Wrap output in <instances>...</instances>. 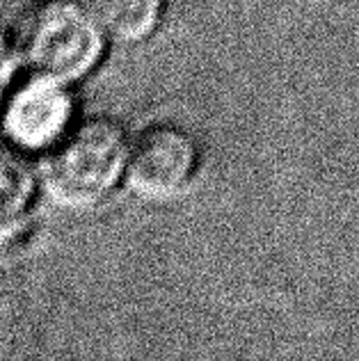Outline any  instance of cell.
<instances>
[{
    "instance_id": "obj_1",
    "label": "cell",
    "mask_w": 359,
    "mask_h": 361,
    "mask_svg": "<svg viewBox=\"0 0 359 361\" xmlns=\"http://www.w3.org/2000/svg\"><path fill=\"white\" fill-rule=\"evenodd\" d=\"M130 135L110 115L73 123L51 151L37 158L42 197L67 213H90L108 204L126 183Z\"/></svg>"
},
{
    "instance_id": "obj_5",
    "label": "cell",
    "mask_w": 359,
    "mask_h": 361,
    "mask_svg": "<svg viewBox=\"0 0 359 361\" xmlns=\"http://www.w3.org/2000/svg\"><path fill=\"white\" fill-rule=\"evenodd\" d=\"M39 197L37 160L9 145L0 133V235L23 226Z\"/></svg>"
},
{
    "instance_id": "obj_4",
    "label": "cell",
    "mask_w": 359,
    "mask_h": 361,
    "mask_svg": "<svg viewBox=\"0 0 359 361\" xmlns=\"http://www.w3.org/2000/svg\"><path fill=\"white\" fill-rule=\"evenodd\" d=\"M200 142L183 123L149 121L130 137L126 185L147 202H172L200 169Z\"/></svg>"
},
{
    "instance_id": "obj_2",
    "label": "cell",
    "mask_w": 359,
    "mask_h": 361,
    "mask_svg": "<svg viewBox=\"0 0 359 361\" xmlns=\"http://www.w3.org/2000/svg\"><path fill=\"white\" fill-rule=\"evenodd\" d=\"M9 39L18 69L78 85L106 58L110 37L85 0H30L18 9Z\"/></svg>"
},
{
    "instance_id": "obj_6",
    "label": "cell",
    "mask_w": 359,
    "mask_h": 361,
    "mask_svg": "<svg viewBox=\"0 0 359 361\" xmlns=\"http://www.w3.org/2000/svg\"><path fill=\"white\" fill-rule=\"evenodd\" d=\"M110 42H147L163 21L167 0H85Z\"/></svg>"
},
{
    "instance_id": "obj_3",
    "label": "cell",
    "mask_w": 359,
    "mask_h": 361,
    "mask_svg": "<svg viewBox=\"0 0 359 361\" xmlns=\"http://www.w3.org/2000/svg\"><path fill=\"white\" fill-rule=\"evenodd\" d=\"M78 119L75 85L39 73L14 80L0 106V133L35 160L58 145Z\"/></svg>"
},
{
    "instance_id": "obj_7",
    "label": "cell",
    "mask_w": 359,
    "mask_h": 361,
    "mask_svg": "<svg viewBox=\"0 0 359 361\" xmlns=\"http://www.w3.org/2000/svg\"><path fill=\"white\" fill-rule=\"evenodd\" d=\"M16 71L21 69H18L14 46L12 39H9V30L0 27V106L5 103L7 92L12 90V85L16 80Z\"/></svg>"
}]
</instances>
